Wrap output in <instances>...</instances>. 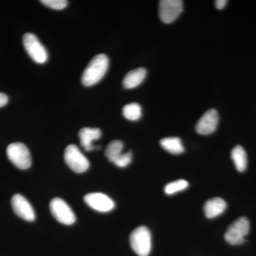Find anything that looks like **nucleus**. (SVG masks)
<instances>
[{"mask_svg":"<svg viewBox=\"0 0 256 256\" xmlns=\"http://www.w3.org/2000/svg\"><path fill=\"white\" fill-rule=\"evenodd\" d=\"M183 10V2L180 0H162L159 4L160 20L164 23L174 22Z\"/></svg>","mask_w":256,"mask_h":256,"instance_id":"8","label":"nucleus"},{"mask_svg":"<svg viewBox=\"0 0 256 256\" xmlns=\"http://www.w3.org/2000/svg\"><path fill=\"white\" fill-rule=\"evenodd\" d=\"M232 158L238 172L245 171L247 168V154L242 146H237L232 150Z\"/></svg>","mask_w":256,"mask_h":256,"instance_id":"16","label":"nucleus"},{"mask_svg":"<svg viewBox=\"0 0 256 256\" xmlns=\"http://www.w3.org/2000/svg\"><path fill=\"white\" fill-rule=\"evenodd\" d=\"M124 144L120 140H114L109 143L106 149V156L109 161L114 162V160L117 159L124 150Z\"/></svg>","mask_w":256,"mask_h":256,"instance_id":"17","label":"nucleus"},{"mask_svg":"<svg viewBox=\"0 0 256 256\" xmlns=\"http://www.w3.org/2000/svg\"><path fill=\"white\" fill-rule=\"evenodd\" d=\"M188 186V183L186 180H176V181L172 182L166 184L164 188V192L165 194L168 195L174 194L176 192L186 190Z\"/></svg>","mask_w":256,"mask_h":256,"instance_id":"19","label":"nucleus"},{"mask_svg":"<svg viewBox=\"0 0 256 256\" xmlns=\"http://www.w3.org/2000/svg\"><path fill=\"white\" fill-rule=\"evenodd\" d=\"M160 146L165 150L173 154H180L184 152L181 139L178 138H165L160 140Z\"/></svg>","mask_w":256,"mask_h":256,"instance_id":"15","label":"nucleus"},{"mask_svg":"<svg viewBox=\"0 0 256 256\" xmlns=\"http://www.w3.org/2000/svg\"><path fill=\"white\" fill-rule=\"evenodd\" d=\"M88 206L99 212H109L114 210V202L105 194L96 192L88 194L84 196Z\"/></svg>","mask_w":256,"mask_h":256,"instance_id":"9","label":"nucleus"},{"mask_svg":"<svg viewBox=\"0 0 256 256\" xmlns=\"http://www.w3.org/2000/svg\"><path fill=\"white\" fill-rule=\"evenodd\" d=\"M250 222L246 217H240L236 220L226 232L224 238L230 245H240L245 242V237L249 233Z\"/></svg>","mask_w":256,"mask_h":256,"instance_id":"4","label":"nucleus"},{"mask_svg":"<svg viewBox=\"0 0 256 256\" xmlns=\"http://www.w3.org/2000/svg\"><path fill=\"white\" fill-rule=\"evenodd\" d=\"M146 70L144 68H139L130 70L126 74L122 82L124 86L127 89L134 88L139 86L146 78Z\"/></svg>","mask_w":256,"mask_h":256,"instance_id":"14","label":"nucleus"},{"mask_svg":"<svg viewBox=\"0 0 256 256\" xmlns=\"http://www.w3.org/2000/svg\"><path fill=\"white\" fill-rule=\"evenodd\" d=\"M78 136L85 150L92 151L96 149L92 142L101 137V130L99 128H84L79 131Z\"/></svg>","mask_w":256,"mask_h":256,"instance_id":"12","label":"nucleus"},{"mask_svg":"<svg viewBox=\"0 0 256 256\" xmlns=\"http://www.w3.org/2000/svg\"><path fill=\"white\" fill-rule=\"evenodd\" d=\"M218 124V114L215 109L207 110L196 126V132L203 136L212 134L216 130Z\"/></svg>","mask_w":256,"mask_h":256,"instance_id":"11","label":"nucleus"},{"mask_svg":"<svg viewBox=\"0 0 256 256\" xmlns=\"http://www.w3.org/2000/svg\"><path fill=\"white\" fill-rule=\"evenodd\" d=\"M23 44L25 50L34 62L40 64L46 63L48 60V53L36 35L32 33L25 34L23 37Z\"/></svg>","mask_w":256,"mask_h":256,"instance_id":"6","label":"nucleus"},{"mask_svg":"<svg viewBox=\"0 0 256 256\" xmlns=\"http://www.w3.org/2000/svg\"><path fill=\"white\" fill-rule=\"evenodd\" d=\"M130 242L134 252L139 256H148L152 249L151 234L144 226L134 229L130 236Z\"/></svg>","mask_w":256,"mask_h":256,"instance_id":"2","label":"nucleus"},{"mask_svg":"<svg viewBox=\"0 0 256 256\" xmlns=\"http://www.w3.org/2000/svg\"><path fill=\"white\" fill-rule=\"evenodd\" d=\"M11 204L14 213L20 218L28 222L34 220L35 212L33 207L26 198L21 194H14L11 200Z\"/></svg>","mask_w":256,"mask_h":256,"instance_id":"10","label":"nucleus"},{"mask_svg":"<svg viewBox=\"0 0 256 256\" xmlns=\"http://www.w3.org/2000/svg\"><path fill=\"white\" fill-rule=\"evenodd\" d=\"M122 114L124 117L129 120H138L142 116V108L140 105L136 102L128 104L124 106Z\"/></svg>","mask_w":256,"mask_h":256,"instance_id":"18","label":"nucleus"},{"mask_svg":"<svg viewBox=\"0 0 256 256\" xmlns=\"http://www.w3.org/2000/svg\"><path fill=\"white\" fill-rule=\"evenodd\" d=\"M50 212L55 220L64 225H72L76 222V216L70 207L62 198L56 197L50 202Z\"/></svg>","mask_w":256,"mask_h":256,"instance_id":"7","label":"nucleus"},{"mask_svg":"<svg viewBox=\"0 0 256 256\" xmlns=\"http://www.w3.org/2000/svg\"><path fill=\"white\" fill-rule=\"evenodd\" d=\"M228 2L226 0H217L215 2L216 8L218 10H222L225 8Z\"/></svg>","mask_w":256,"mask_h":256,"instance_id":"23","label":"nucleus"},{"mask_svg":"<svg viewBox=\"0 0 256 256\" xmlns=\"http://www.w3.org/2000/svg\"><path fill=\"white\" fill-rule=\"evenodd\" d=\"M8 101H9V98L6 95L2 92H0V108L4 107L8 104Z\"/></svg>","mask_w":256,"mask_h":256,"instance_id":"22","label":"nucleus"},{"mask_svg":"<svg viewBox=\"0 0 256 256\" xmlns=\"http://www.w3.org/2000/svg\"><path fill=\"white\" fill-rule=\"evenodd\" d=\"M226 207V202L223 198L215 197L205 203L204 210L207 218H213L223 214Z\"/></svg>","mask_w":256,"mask_h":256,"instance_id":"13","label":"nucleus"},{"mask_svg":"<svg viewBox=\"0 0 256 256\" xmlns=\"http://www.w3.org/2000/svg\"><path fill=\"white\" fill-rule=\"evenodd\" d=\"M6 154L11 162L20 170H28L32 165L30 150L24 144L14 142L6 148Z\"/></svg>","mask_w":256,"mask_h":256,"instance_id":"3","label":"nucleus"},{"mask_svg":"<svg viewBox=\"0 0 256 256\" xmlns=\"http://www.w3.org/2000/svg\"><path fill=\"white\" fill-rule=\"evenodd\" d=\"M132 153L130 151L126 153H122L120 156L114 160V164L118 168H124L130 164L132 162Z\"/></svg>","mask_w":256,"mask_h":256,"instance_id":"21","label":"nucleus"},{"mask_svg":"<svg viewBox=\"0 0 256 256\" xmlns=\"http://www.w3.org/2000/svg\"><path fill=\"white\" fill-rule=\"evenodd\" d=\"M108 66L109 60L107 56L104 54L96 55L82 73V85L89 87L98 84L106 75Z\"/></svg>","mask_w":256,"mask_h":256,"instance_id":"1","label":"nucleus"},{"mask_svg":"<svg viewBox=\"0 0 256 256\" xmlns=\"http://www.w3.org/2000/svg\"><path fill=\"white\" fill-rule=\"evenodd\" d=\"M40 2L50 8V9L56 10L65 9L68 5V2L66 1V0H42Z\"/></svg>","mask_w":256,"mask_h":256,"instance_id":"20","label":"nucleus"},{"mask_svg":"<svg viewBox=\"0 0 256 256\" xmlns=\"http://www.w3.org/2000/svg\"><path fill=\"white\" fill-rule=\"evenodd\" d=\"M66 163L76 173H84L88 170L90 162L76 144H69L64 152Z\"/></svg>","mask_w":256,"mask_h":256,"instance_id":"5","label":"nucleus"}]
</instances>
